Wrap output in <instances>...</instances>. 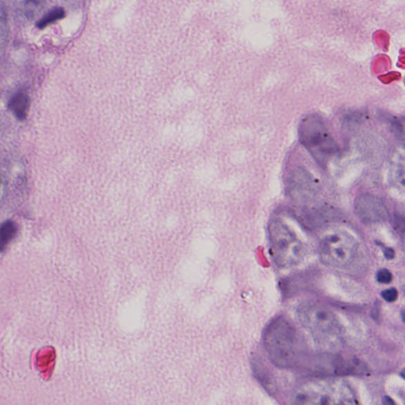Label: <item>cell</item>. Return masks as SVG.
Returning a JSON list of instances; mask_svg holds the SVG:
<instances>
[{"instance_id": "10", "label": "cell", "mask_w": 405, "mask_h": 405, "mask_svg": "<svg viewBox=\"0 0 405 405\" xmlns=\"http://www.w3.org/2000/svg\"><path fill=\"white\" fill-rule=\"evenodd\" d=\"M17 231V228L12 222H7L2 226L1 232H0V242L1 246H4L13 239V237Z\"/></svg>"}, {"instance_id": "13", "label": "cell", "mask_w": 405, "mask_h": 405, "mask_svg": "<svg viewBox=\"0 0 405 405\" xmlns=\"http://www.w3.org/2000/svg\"><path fill=\"white\" fill-rule=\"evenodd\" d=\"M383 253H384L385 257L387 259H393L394 257V252L392 248H382Z\"/></svg>"}, {"instance_id": "15", "label": "cell", "mask_w": 405, "mask_h": 405, "mask_svg": "<svg viewBox=\"0 0 405 405\" xmlns=\"http://www.w3.org/2000/svg\"><path fill=\"white\" fill-rule=\"evenodd\" d=\"M402 291H403V293L405 295V286H404V287L402 288Z\"/></svg>"}, {"instance_id": "8", "label": "cell", "mask_w": 405, "mask_h": 405, "mask_svg": "<svg viewBox=\"0 0 405 405\" xmlns=\"http://www.w3.org/2000/svg\"><path fill=\"white\" fill-rule=\"evenodd\" d=\"M8 106L16 117L24 120L29 110V97L23 92H18L10 99Z\"/></svg>"}, {"instance_id": "6", "label": "cell", "mask_w": 405, "mask_h": 405, "mask_svg": "<svg viewBox=\"0 0 405 405\" xmlns=\"http://www.w3.org/2000/svg\"><path fill=\"white\" fill-rule=\"evenodd\" d=\"M355 210L359 217L366 222H379L386 218L387 210L379 199L365 195L357 199Z\"/></svg>"}, {"instance_id": "9", "label": "cell", "mask_w": 405, "mask_h": 405, "mask_svg": "<svg viewBox=\"0 0 405 405\" xmlns=\"http://www.w3.org/2000/svg\"><path fill=\"white\" fill-rule=\"evenodd\" d=\"M64 14H66V12H64V9L63 8H54L46 14L43 16V17L39 21H37L36 26L40 29L44 28V27L48 24L53 23L54 21L63 18Z\"/></svg>"}, {"instance_id": "7", "label": "cell", "mask_w": 405, "mask_h": 405, "mask_svg": "<svg viewBox=\"0 0 405 405\" xmlns=\"http://www.w3.org/2000/svg\"><path fill=\"white\" fill-rule=\"evenodd\" d=\"M391 172L395 186L405 191V146L394 151L391 159Z\"/></svg>"}, {"instance_id": "3", "label": "cell", "mask_w": 405, "mask_h": 405, "mask_svg": "<svg viewBox=\"0 0 405 405\" xmlns=\"http://www.w3.org/2000/svg\"><path fill=\"white\" fill-rule=\"evenodd\" d=\"M302 144L319 161H326L337 152V145L325 123L317 115L307 116L299 128Z\"/></svg>"}, {"instance_id": "11", "label": "cell", "mask_w": 405, "mask_h": 405, "mask_svg": "<svg viewBox=\"0 0 405 405\" xmlns=\"http://www.w3.org/2000/svg\"><path fill=\"white\" fill-rule=\"evenodd\" d=\"M376 277L377 282L383 284H387L392 281L393 275L390 271H388V269L382 268L380 269L379 272H377Z\"/></svg>"}, {"instance_id": "5", "label": "cell", "mask_w": 405, "mask_h": 405, "mask_svg": "<svg viewBox=\"0 0 405 405\" xmlns=\"http://www.w3.org/2000/svg\"><path fill=\"white\" fill-rule=\"evenodd\" d=\"M288 190L291 197L304 201L315 197L317 183L314 177L304 167L297 166L289 172Z\"/></svg>"}, {"instance_id": "14", "label": "cell", "mask_w": 405, "mask_h": 405, "mask_svg": "<svg viewBox=\"0 0 405 405\" xmlns=\"http://www.w3.org/2000/svg\"><path fill=\"white\" fill-rule=\"evenodd\" d=\"M383 405H397L390 397H385L383 399Z\"/></svg>"}, {"instance_id": "16", "label": "cell", "mask_w": 405, "mask_h": 405, "mask_svg": "<svg viewBox=\"0 0 405 405\" xmlns=\"http://www.w3.org/2000/svg\"><path fill=\"white\" fill-rule=\"evenodd\" d=\"M402 316H403V320L405 322V313H404V314L402 315Z\"/></svg>"}, {"instance_id": "17", "label": "cell", "mask_w": 405, "mask_h": 405, "mask_svg": "<svg viewBox=\"0 0 405 405\" xmlns=\"http://www.w3.org/2000/svg\"><path fill=\"white\" fill-rule=\"evenodd\" d=\"M402 375L404 376V379H405V369L404 370V371L402 372Z\"/></svg>"}, {"instance_id": "12", "label": "cell", "mask_w": 405, "mask_h": 405, "mask_svg": "<svg viewBox=\"0 0 405 405\" xmlns=\"http://www.w3.org/2000/svg\"><path fill=\"white\" fill-rule=\"evenodd\" d=\"M382 297L388 302H393L397 299L398 293L395 288L386 289L382 291Z\"/></svg>"}, {"instance_id": "4", "label": "cell", "mask_w": 405, "mask_h": 405, "mask_svg": "<svg viewBox=\"0 0 405 405\" xmlns=\"http://www.w3.org/2000/svg\"><path fill=\"white\" fill-rule=\"evenodd\" d=\"M357 250V242L346 232H328L319 243V255L324 264L334 268L346 266Z\"/></svg>"}, {"instance_id": "1", "label": "cell", "mask_w": 405, "mask_h": 405, "mask_svg": "<svg viewBox=\"0 0 405 405\" xmlns=\"http://www.w3.org/2000/svg\"><path fill=\"white\" fill-rule=\"evenodd\" d=\"M264 345L273 363L281 368L298 365L304 353V342L298 328L287 317H275L264 333Z\"/></svg>"}, {"instance_id": "2", "label": "cell", "mask_w": 405, "mask_h": 405, "mask_svg": "<svg viewBox=\"0 0 405 405\" xmlns=\"http://www.w3.org/2000/svg\"><path fill=\"white\" fill-rule=\"evenodd\" d=\"M270 253L279 268H293L304 260V244L290 226L280 219L268 226Z\"/></svg>"}]
</instances>
